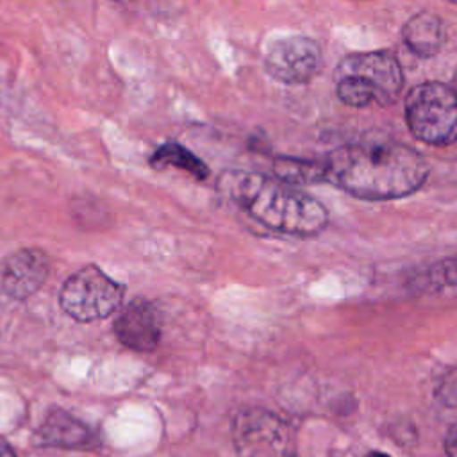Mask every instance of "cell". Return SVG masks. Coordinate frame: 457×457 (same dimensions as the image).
Listing matches in <instances>:
<instances>
[{"mask_svg": "<svg viewBox=\"0 0 457 457\" xmlns=\"http://www.w3.org/2000/svg\"><path fill=\"white\" fill-rule=\"evenodd\" d=\"M321 166L325 182L364 200L407 196L428 177V164L420 152L382 137L346 143L332 150Z\"/></svg>", "mask_w": 457, "mask_h": 457, "instance_id": "1", "label": "cell"}, {"mask_svg": "<svg viewBox=\"0 0 457 457\" xmlns=\"http://www.w3.org/2000/svg\"><path fill=\"white\" fill-rule=\"evenodd\" d=\"M218 186L225 198L266 228L291 236H314L328 223L323 204L277 177L228 170L220 177Z\"/></svg>", "mask_w": 457, "mask_h": 457, "instance_id": "2", "label": "cell"}, {"mask_svg": "<svg viewBox=\"0 0 457 457\" xmlns=\"http://www.w3.org/2000/svg\"><path fill=\"white\" fill-rule=\"evenodd\" d=\"M336 93L350 107L395 102L403 86V71L395 54L387 50L346 55L334 73Z\"/></svg>", "mask_w": 457, "mask_h": 457, "instance_id": "3", "label": "cell"}, {"mask_svg": "<svg viewBox=\"0 0 457 457\" xmlns=\"http://www.w3.org/2000/svg\"><path fill=\"white\" fill-rule=\"evenodd\" d=\"M405 121L411 134L436 146L457 141V91L443 82L416 84L405 98Z\"/></svg>", "mask_w": 457, "mask_h": 457, "instance_id": "4", "label": "cell"}, {"mask_svg": "<svg viewBox=\"0 0 457 457\" xmlns=\"http://www.w3.org/2000/svg\"><path fill=\"white\" fill-rule=\"evenodd\" d=\"M127 287L111 278L96 264H87L70 275L61 291V309L80 323L105 320L121 309Z\"/></svg>", "mask_w": 457, "mask_h": 457, "instance_id": "5", "label": "cell"}, {"mask_svg": "<svg viewBox=\"0 0 457 457\" xmlns=\"http://www.w3.org/2000/svg\"><path fill=\"white\" fill-rule=\"evenodd\" d=\"M232 436L241 457H287L291 452L287 425L262 409L239 412L232 425Z\"/></svg>", "mask_w": 457, "mask_h": 457, "instance_id": "6", "label": "cell"}, {"mask_svg": "<svg viewBox=\"0 0 457 457\" xmlns=\"http://www.w3.org/2000/svg\"><path fill=\"white\" fill-rule=\"evenodd\" d=\"M266 71L287 84H303L321 68L320 45L305 36H287L273 41L264 55Z\"/></svg>", "mask_w": 457, "mask_h": 457, "instance_id": "7", "label": "cell"}, {"mask_svg": "<svg viewBox=\"0 0 457 457\" xmlns=\"http://www.w3.org/2000/svg\"><path fill=\"white\" fill-rule=\"evenodd\" d=\"M50 275V259L39 248H20L0 262V291L12 300L36 295Z\"/></svg>", "mask_w": 457, "mask_h": 457, "instance_id": "8", "label": "cell"}, {"mask_svg": "<svg viewBox=\"0 0 457 457\" xmlns=\"http://www.w3.org/2000/svg\"><path fill=\"white\" fill-rule=\"evenodd\" d=\"M112 330L123 346L152 352L161 341V314L150 300L137 296L120 309Z\"/></svg>", "mask_w": 457, "mask_h": 457, "instance_id": "9", "label": "cell"}, {"mask_svg": "<svg viewBox=\"0 0 457 457\" xmlns=\"http://www.w3.org/2000/svg\"><path fill=\"white\" fill-rule=\"evenodd\" d=\"M407 48L420 57L436 55L446 39V29L439 16L432 12L414 14L402 30Z\"/></svg>", "mask_w": 457, "mask_h": 457, "instance_id": "10", "label": "cell"}, {"mask_svg": "<svg viewBox=\"0 0 457 457\" xmlns=\"http://www.w3.org/2000/svg\"><path fill=\"white\" fill-rule=\"evenodd\" d=\"M37 437L46 446L71 448V446H82L89 443L91 432L86 423H82L70 412L62 409H55L43 421L37 432Z\"/></svg>", "mask_w": 457, "mask_h": 457, "instance_id": "11", "label": "cell"}, {"mask_svg": "<svg viewBox=\"0 0 457 457\" xmlns=\"http://www.w3.org/2000/svg\"><path fill=\"white\" fill-rule=\"evenodd\" d=\"M150 164L154 168H179L187 171L189 175H193L198 180L207 179L209 175V168L207 164L196 157L191 150H187L186 146H182L177 141H168L164 145H161L150 157Z\"/></svg>", "mask_w": 457, "mask_h": 457, "instance_id": "12", "label": "cell"}, {"mask_svg": "<svg viewBox=\"0 0 457 457\" xmlns=\"http://www.w3.org/2000/svg\"><path fill=\"white\" fill-rule=\"evenodd\" d=\"M277 175L284 182H318L323 180V166L321 162L312 161H295V159H280L275 164Z\"/></svg>", "mask_w": 457, "mask_h": 457, "instance_id": "13", "label": "cell"}, {"mask_svg": "<svg viewBox=\"0 0 457 457\" xmlns=\"http://www.w3.org/2000/svg\"><path fill=\"white\" fill-rule=\"evenodd\" d=\"M427 278L432 289L457 293V257H450L434 264L428 270Z\"/></svg>", "mask_w": 457, "mask_h": 457, "instance_id": "14", "label": "cell"}, {"mask_svg": "<svg viewBox=\"0 0 457 457\" xmlns=\"http://www.w3.org/2000/svg\"><path fill=\"white\" fill-rule=\"evenodd\" d=\"M434 395L437 402L443 403L445 407H457V364L448 368L441 375L434 389Z\"/></svg>", "mask_w": 457, "mask_h": 457, "instance_id": "15", "label": "cell"}, {"mask_svg": "<svg viewBox=\"0 0 457 457\" xmlns=\"http://www.w3.org/2000/svg\"><path fill=\"white\" fill-rule=\"evenodd\" d=\"M445 452L446 457H457V425H453L445 437Z\"/></svg>", "mask_w": 457, "mask_h": 457, "instance_id": "16", "label": "cell"}, {"mask_svg": "<svg viewBox=\"0 0 457 457\" xmlns=\"http://www.w3.org/2000/svg\"><path fill=\"white\" fill-rule=\"evenodd\" d=\"M0 457H18L14 453L12 446L7 441H4V439H0Z\"/></svg>", "mask_w": 457, "mask_h": 457, "instance_id": "17", "label": "cell"}, {"mask_svg": "<svg viewBox=\"0 0 457 457\" xmlns=\"http://www.w3.org/2000/svg\"><path fill=\"white\" fill-rule=\"evenodd\" d=\"M364 457H389L387 453H384V452H378V450H373V452H370V453H366Z\"/></svg>", "mask_w": 457, "mask_h": 457, "instance_id": "18", "label": "cell"}, {"mask_svg": "<svg viewBox=\"0 0 457 457\" xmlns=\"http://www.w3.org/2000/svg\"><path fill=\"white\" fill-rule=\"evenodd\" d=\"M455 91H457V71H455V77H453V86H452Z\"/></svg>", "mask_w": 457, "mask_h": 457, "instance_id": "19", "label": "cell"}]
</instances>
